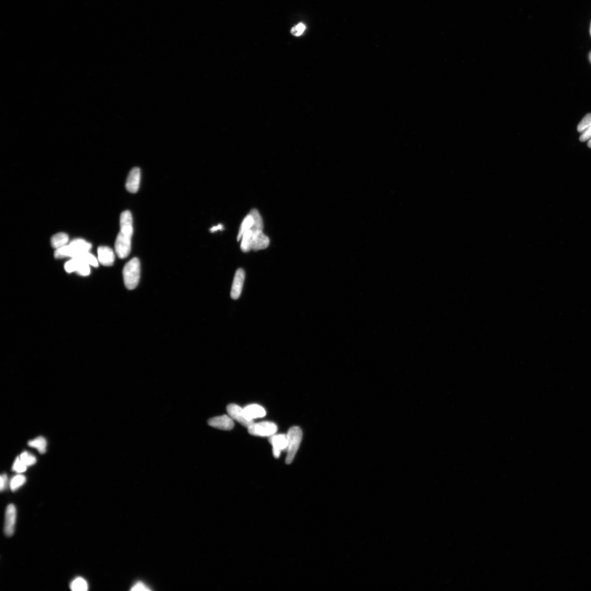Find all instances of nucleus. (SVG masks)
Segmentation results:
<instances>
[{
    "label": "nucleus",
    "instance_id": "412c9836",
    "mask_svg": "<svg viewBox=\"0 0 591 591\" xmlns=\"http://www.w3.org/2000/svg\"><path fill=\"white\" fill-rule=\"evenodd\" d=\"M70 588L73 591H86L89 589V586L84 579L77 578L72 581Z\"/></svg>",
    "mask_w": 591,
    "mask_h": 591
},
{
    "label": "nucleus",
    "instance_id": "aec40b11",
    "mask_svg": "<svg viewBox=\"0 0 591 591\" xmlns=\"http://www.w3.org/2000/svg\"><path fill=\"white\" fill-rule=\"evenodd\" d=\"M253 231L250 229L244 233L241 239V250L244 252L250 251L251 250V238Z\"/></svg>",
    "mask_w": 591,
    "mask_h": 591
},
{
    "label": "nucleus",
    "instance_id": "9d476101",
    "mask_svg": "<svg viewBox=\"0 0 591 591\" xmlns=\"http://www.w3.org/2000/svg\"><path fill=\"white\" fill-rule=\"evenodd\" d=\"M245 277V272L242 268H239L236 271L234 278L231 292V296L232 299L237 300L240 297Z\"/></svg>",
    "mask_w": 591,
    "mask_h": 591
},
{
    "label": "nucleus",
    "instance_id": "c85d7f7f",
    "mask_svg": "<svg viewBox=\"0 0 591 591\" xmlns=\"http://www.w3.org/2000/svg\"><path fill=\"white\" fill-rule=\"evenodd\" d=\"M591 138V125L581 135L580 140L581 142L588 141Z\"/></svg>",
    "mask_w": 591,
    "mask_h": 591
},
{
    "label": "nucleus",
    "instance_id": "2eb2a0df",
    "mask_svg": "<svg viewBox=\"0 0 591 591\" xmlns=\"http://www.w3.org/2000/svg\"><path fill=\"white\" fill-rule=\"evenodd\" d=\"M244 412L246 418L252 421L254 419L264 417L266 414L264 408L256 404L248 405L244 408Z\"/></svg>",
    "mask_w": 591,
    "mask_h": 591
},
{
    "label": "nucleus",
    "instance_id": "f257e3e1",
    "mask_svg": "<svg viewBox=\"0 0 591 591\" xmlns=\"http://www.w3.org/2000/svg\"><path fill=\"white\" fill-rule=\"evenodd\" d=\"M133 234L132 215L129 211H126L121 215L120 231L115 244L116 253L121 259L128 257L130 254Z\"/></svg>",
    "mask_w": 591,
    "mask_h": 591
},
{
    "label": "nucleus",
    "instance_id": "b1692460",
    "mask_svg": "<svg viewBox=\"0 0 591 591\" xmlns=\"http://www.w3.org/2000/svg\"><path fill=\"white\" fill-rule=\"evenodd\" d=\"M591 125V114L586 115L578 125L577 129L579 133H583Z\"/></svg>",
    "mask_w": 591,
    "mask_h": 591
},
{
    "label": "nucleus",
    "instance_id": "5701e85b",
    "mask_svg": "<svg viewBox=\"0 0 591 591\" xmlns=\"http://www.w3.org/2000/svg\"><path fill=\"white\" fill-rule=\"evenodd\" d=\"M77 257L81 258L82 260H84L87 263H89L90 266H93L94 267H98V260H97V258H96V257H95L90 252L82 253L81 255Z\"/></svg>",
    "mask_w": 591,
    "mask_h": 591
},
{
    "label": "nucleus",
    "instance_id": "423d86ee",
    "mask_svg": "<svg viewBox=\"0 0 591 591\" xmlns=\"http://www.w3.org/2000/svg\"><path fill=\"white\" fill-rule=\"evenodd\" d=\"M90 265L79 257L72 258L65 263L64 268L66 272H76L82 276H88L91 273Z\"/></svg>",
    "mask_w": 591,
    "mask_h": 591
},
{
    "label": "nucleus",
    "instance_id": "bb28decb",
    "mask_svg": "<svg viewBox=\"0 0 591 591\" xmlns=\"http://www.w3.org/2000/svg\"><path fill=\"white\" fill-rule=\"evenodd\" d=\"M306 29V26L304 24L299 23L297 26L293 27L291 29V32L293 35L295 36H299L304 32Z\"/></svg>",
    "mask_w": 591,
    "mask_h": 591
},
{
    "label": "nucleus",
    "instance_id": "72a5a7b5",
    "mask_svg": "<svg viewBox=\"0 0 591 591\" xmlns=\"http://www.w3.org/2000/svg\"></svg>",
    "mask_w": 591,
    "mask_h": 591
},
{
    "label": "nucleus",
    "instance_id": "39448f33",
    "mask_svg": "<svg viewBox=\"0 0 591 591\" xmlns=\"http://www.w3.org/2000/svg\"><path fill=\"white\" fill-rule=\"evenodd\" d=\"M278 431L277 425L271 422L253 423L248 428V432L253 436L270 437Z\"/></svg>",
    "mask_w": 591,
    "mask_h": 591
},
{
    "label": "nucleus",
    "instance_id": "4468645a",
    "mask_svg": "<svg viewBox=\"0 0 591 591\" xmlns=\"http://www.w3.org/2000/svg\"><path fill=\"white\" fill-rule=\"evenodd\" d=\"M270 239L263 231L253 232L251 238V250L258 251L263 250L270 245Z\"/></svg>",
    "mask_w": 591,
    "mask_h": 591
},
{
    "label": "nucleus",
    "instance_id": "20e7f679",
    "mask_svg": "<svg viewBox=\"0 0 591 591\" xmlns=\"http://www.w3.org/2000/svg\"><path fill=\"white\" fill-rule=\"evenodd\" d=\"M288 446L286 463L290 465L299 449L302 438V432L299 427L291 428L286 434Z\"/></svg>",
    "mask_w": 591,
    "mask_h": 591
},
{
    "label": "nucleus",
    "instance_id": "a211bd4d",
    "mask_svg": "<svg viewBox=\"0 0 591 591\" xmlns=\"http://www.w3.org/2000/svg\"><path fill=\"white\" fill-rule=\"evenodd\" d=\"M250 213L253 218V226L251 228V230L253 232L263 231V219L260 213L257 210L255 209H252Z\"/></svg>",
    "mask_w": 591,
    "mask_h": 591
},
{
    "label": "nucleus",
    "instance_id": "7c9ffc66",
    "mask_svg": "<svg viewBox=\"0 0 591 591\" xmlns=\"http://www.w3.org/2000/svg\"><path fill=\"white\" fill-rule=\"evenodd\" d=\"M223 226L222 224H218V226H213L211 229H210V231H211V232H217L218 231L222 230V229H223Z\"/></svg>",
    "mask_w": 591,
    "mask_h": 591
},
{
    "label": "nucleus",
    "instance_id": "f8f14e48",
    "mask_svg": "<svg viewBox=\"0 0 591 591\" xmlns=\"http://www.w3.org/2000/svg\"><path fill=\"white\" fill-rule=\"evenodd\" d=\"M140 179V169L137 167L131 169L126 179L125 184L126 190L130 193L137 192L139 188Z\"/></svg>",
    "mask_w": 591,
    "mask_h": 591
},
{
    "label": "nucleus",
    "instance_id": "1a4fd4ad",
    "mask_svg": "<svg viewBox=\"0 0 591 591\" xmlns=\"http://www.w3.org/2000/svg\"><path fill=\"white\" fill-rule=\"evenodd\" d=\"M17 510L15 506L9 504L6 508L4 524V533L7 536H11L14 534Z\"/></svg>",
    "mask_w": 591,
    "mask_h": 591
},
{
    "label": "nucleus",
    "instance_id": "2f4dec72",
    "mask_svg": "<svg viewBox=\"0 0 591 591\" xmlns=\"http://www.w3.org/2000/svg\"><path fill=\"white\" fill-rule=\"evenodd\" d=\"M588 145L590 148H591V138L588 140Z\"/></svg>",
    "mask_w": 591,
    "mask_h": 591
},
{
    "label": "nucleus",
    "instance_id": "7ed1b4c3",
    "mask_svg": "<svg viewBox=\"0 0 591 591\" xmlns=\"http://www.w3.org/2000/svg\"><path fill=\"white\" fill-rule=\"evenodd\" d=\"M123 276L126 289L134 290L137 287L140 278V263L138 258L134 257L126 263Z\"/></svg>",
    "mask_w": 591,
    "mask_h": 591
},
{
    "label": "nucleus",
    "instance_id": "0eeeda50",
    "mask_svg": "<svg viewBox=\"0 0 591 591\" xmlns=\"http://www.w3.org/2000/svg\"><path fill=\"white\" fill-rule=\"evenodd\" d=\"M227 411L229 416L233 420L241 424L244 427L249 428L254 423L252 421H249L244 414V408H241L236 404H229L227 407Z\"/></svg>",
    "mask_w": 591,
    "mask_h": 591
},
{
    "label": "nucleus",
    "instance_id": "473e14b6",
    "mask_svg": "<svg viewBox=\"0 0 591 591\" xmlns=\"http://www.w3.org/2000/svg\"><path fill=\"white\" fill-rule=\"evenodd\" d=\"M589 60H590V62H591V52L590 53V55H589Z\"/></svg>",
    "mask_w": 591,
    "mask_h": 591
},
{
    "label": "nucleus",
    "instance_id": "393cba45",
    "mask_svg": "<svg viewBox=\"0 0 591 591\" xmlns=\"http://www.w3.org/2000/svg\"><path fill=\"white\" fill-rule=\"evenodd\" d=\"M19 458L27 467L33 466L36 463V457L27 452L22 453Z\"/></svg>",
    "mask_w": 591,
    "mask_h": 591
},
{
    "label": "nucleus",
    "instance_id": "f03ea898",
    "mask_svg": "<svg viewBox=\"0 0 591 591\" xmlns=\"http://www.w3.org/2000/svg\"><path fill=\"white\" fill-rule=\"evenodd\" d=\"M92 244L82 239H76L69 244L56 249L55 257L56 258L64 257L75 258L87 252H90Z\"/></svg>",
    "mask_w": 591,
    "mask_h": 591
},
{
    "label": "nucleus",
    "instance_id": "cd10ccee",
    "mask_svg": "<svg viewBox=\"0 0 591 591\" xmlns=\"http://www.w3.org/2000/svg\"><path fill=\"white\" fill-rule=\"evenodd\" d=\"M131 591H135V590H145V591H146V590H150V589H149L148 586L147 585L144 584L143 582H141V581H138V582H136V583H135L134 585L132 586V588L131 589Z\"/></svg>",
    "mask_w": 591,
    "mask_h": 591
},
{
    "label": "nucleus",
    "instance_id": "ddd939ff",
    "mask_svg": "<svg viewBox=\"0 0 591 591\" xmlns=\"http://www.w3.org/2000/svg\"><path fill=\"white\" fill-rule=\"evenodd\" d=\"M97 260L102 265L111 266L113 265L115 260V253L108 247H100L97 249Z\"/></svg>",
    "mask_w": 591,
    "mask_h": 591
},
{
    "label": "nucleus",
    "instance_id": "4be33fe9",
    "mask_svg": "<svg viewBox=\"0 0 591 591\" xmlns=\"http://www.w3.org/2000/svg\"><path fill=\"white\" fill-rule=\"evenodd\" d=\"M26 482V478L22 475H16L12 478L10 483V487L12 491H15L22 486Z\"/></svg>",
    "mask_w": 591,
    "mask_h": 591
},
{
    "label": "nucleus",
    "instance_id": "9b49d317",
    "mask_svg": "<svg viewBox=\"0 0 591 591\" xmlns=\"http://www.w3.org/2000/svg\"><path fill=\"white\" fill-rule=\"evenodd\" d=\"M233 420L230 416L223 415V416L209 419L208 424L210 426L215 428L223 430V431H230L234 426Z\"/></svg>",
    "mask_w": 591,
    "mask_h": 591
},
{
    "label": "nucleus",
    "instance_id": "f3484780",
    "mask_svg": "<svg viewBox=\"0 0 591 591\" xmlns=\"http://www.w3.org/2000/svg\"><path fill=\"white\" fill-rule=\"evenodd\" d=\"M253 224V218L251 215L249 213L248 216L244 218L240 229H239L237 240L239 241L241 240L242 236L244 233L250 230Z\"/></svg>",
    "mask_w": 591,
    "mask_h": 591
},
{
    "label": "nucleus",
    "instance_id": "6e6552de",
    "mask_svg": "<svg viewBox=\"0 0 591 591\" xmlns=\"http://www.w3.org/2000/svg\"><path fill=\"white\" fill-rule=\"evenodd\" d=\"M269 441L273 446V454L276 458H280L281 451H287L288 441L286 435H273L270 437Z\"/></svg>",
    "mask_w": 591,
    "mask_h": 591
},
{
    "label": "nucleus",
    "instance_id": "c756f323",
    "mask_svg": "<svg viewBox=\"0 0 591 591\" xmlns=\"http://www.w3.org/2000/svg\"><path fill=\"white\" fill-rule=\"evenodd\" d=\"M7 482V476L6 474H3L0 477V489L3 491L5 488Z\"/></svg>",
    "mask_w": 591,
    "mask_h": 591
},
{
    "label": "nucleus",
    "instance_id": "dca6fc26",
    "mask_svg": "<svg viewBox=\"0 0 591 591\" xmlns=\"http://www.w3.org/2000/svg\"><path fill=\"white\" fill-rule=\"evenodd\" d=\"M51 242L53 248L60 249L67 245L69 242V237L66 233H59L52 237Z\"/></svg>",
    "mask_w": 591,
    "mask_h": 591
},
{
    "label": "nucleus",
    "instance_id": "a878e982",
    "mask_svg": "<svg viewBox=\"0 0 591 591\" xmlns=\"http://www.w3.org/2000/svg\"><path fill=\"white\" fill-rule=\"evenodd\" d=\"M27 469V466L21 461L20 458L17 457L14 461L13 470L18 473H22L25 472Z\"/></svg>",
    "mask_w": 591,
    "mask_h": 591
},
{
    "label": "nucleus",
    "instance_id": "6ab92c4d",
    "mask_svg": "<svg viewBox=\"0 0 591 591\" xmlns=\"http://www.w3.org/2000/svg\"><path fill=\"white\" fill-rule=\"evenodd\" d=\"M28 445L31 447L36 448L41 454L45 453L46 452L47 441L46 439L43 437H38L32 439V440L29 441Z\"/></svg>",
    "mask_w": 591,
    "mask_h": 591
}]
</instances>
